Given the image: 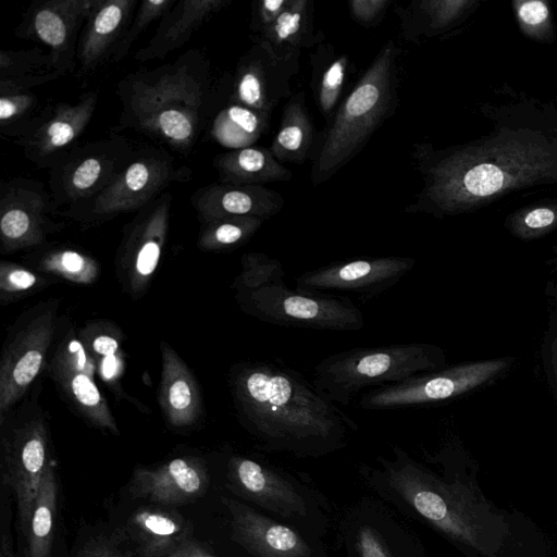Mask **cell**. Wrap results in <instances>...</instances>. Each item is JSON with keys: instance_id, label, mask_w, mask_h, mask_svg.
Returning a JSON list of instances; mask_svg holds the SVG:
<instances>
[{"instance_id": "cell-1", "label": "cell", "mask_w": 557, "mask_h": 557, "mask_svg": "<svg viewBox=\"0 0 557 557\" xmlns=\"http://www.w3.org/2000/svg\"><path fill=\"white\" fill-rule=\"evenodd\" d=\"M230 386L240 423L273 448L319 455L343 446L358 429L312 382L284 366L239 363Z\"/></svg>"}, {"instance_id": "cell-2", "label": "cell", "mask_w": 557, "mask_h": 557, "mask_svg": "<svg viewBox=\"0 0 557 557\" xmlns=\"http://www.w3.org/2000/svg\"><path fill=\"white\" fill-rule=\"evenodd\" d=\"M419 165L424 186L406 211L450 212L555 173L557 158L542 143L506 140L458 150Z\"/></svg>"}, {"instance_id": "cell-3", "label": "cell", "mask_w": 557, "mask_h": 557, "mask_svg": "<svg viewBox=\"0 0 557 557\" xmlns=\"http://www.w3.org/2000/svg\"><path fill=\"white\" fill-rule=\"evenodd\" d=\"M381 459L387 483L424 520L483 556L494 557L507 533L504 518L473 487L446 482L426 471L404 450Z\"/></svg>"}, {"instance_id": "cell-4", "label": "cell", "mask_w": 557, "mask_h": 557, "mask_svg": "<svg viewBox=\"0 0 557 557\" xmlns=\"http://www.w3.org/2000/svg\"><path fill=\"white\" fill-rule=\"evenodd\" d=\"M284 276L277 259L262 252L244 255L233 283L240 309L280 326L341 332L363 327V313L349 297L293 289Z\"/></svg>"}, {"instance_id": "cell-5", "label": "cell", "mask_w": 557, "mask_h": 557, "mask_svg": "<svg viewBox=\"0 0 557 557\" xmlns=\"http://www.w3.org/2000/svg\"><path fill=\"white\" fill-rule=\"evenodd\" d=\"M398 50L386 44L335 113L314 157L311 181L319 185L345 165L396 106Z\"/></svg>"}, {"instance_id": "cell-6", "label": "cell", "mask_w": 557, "mask_h": 557, "mask_svg": "<svg viewBox=\"0 0 557 557\" xmlns=\"http://www.w3.org/2000/svg\"><path fill=\"white\" fill-rule=\"evenodd\" d=\"M441 363L440 350L425 343L359 347L322 359L312 384L335 405L348 406L361 389L397 383Z\"/></svg>"}, {"instance_id": "cell-7", "label": "cell", "mask_w": 557, "mask_h": 557, "mask_svg": "<svg viewBox=\"0 0 557 557\" xmlns=\"http://www.w3.org/2000/svg\"><path fill=\"white\" fill-rule=\"evenodd\" d=\"M505 364L502 360L476 362L413 375L363 394L359 407L364 410H385L438 403L482 384Z\"/></svg>"}, {"instance_id": "cell-8", "label": "cell", "mask_w": 557, "mask_h": 557, "mask_svg": "<svg viewBox=\"0 0 557 557\" xmlns=\"http://www.w3.org/2000/svg\"><path fill=\"white\" fill-rule=\"evenodd\" d=\"M58 302L27 319L3 349L0 364V422L42 371L55 330Z\"/></svg>"}, {"instance_id": "cell-9", "label": "cell", "mask_w": 557, "mask_h": 557, "mask_svg": "<svg viewBox=\"0 0 557 557\" xmlns=\"http://www.w3.org/2000/svg\"><path fill=\"white\" fill-rule=\"evenodd\" d=\"M49 434L40 416L33 417L2 438L3 483L14 494L20 525L25 532L49 466Z\"/></svg>"}, {"instance_id": "cell-10", "label": "cell", "mask_w": 557, "mask_h": 557, "mask_svg": "<svg viewBox=\"0 0 557 557\" xmlns=\"http://www.w3.org/2000/svg\"><path fill=\"white\" fill-rule=\"evenodd\" d=\"M416 265L403 256L369 257L333 262L296 278V288L308 292L350 293L367 301L395 286Z\"/></svg>"}, {"instance_id": "cell-11", "label": "cell", "mask_w": 557, "mask_h": 557, "mask_svg": "<svg viewBox=\"0 0 557 557\" xmlns=\"http://www.w3.org/2000/svg\"><path fill=\"white\" fill-rule=\"evenodd\" d=\"M299 54H278L259 40L239 69L237 99L249 109L271 113L290 95V83L299 70Z\"/></svg>"}, {"instance_id": "cell-12", "label": "cell", "mask_w": 557, "mask_h": 557, "mask_svg": "<svg viewBox=\"0 0 557 557\" xmlns=\"http://www.w3.org/2000/svg\"><path fill=\"white\" fill-rule=\"evenodd\" d=\"M51 375L78 412L97 428L119 434L115 419L94 381V367L83 344L73 338L60 343Z\"/></svg>"}, {"instance_id": "cell-13", "label": "cell", "mask_w": 557, "mask_h": 557, "mask_svg": "<svg viewBox=\"0 0 557 557\" xmlns=\"http://www.w3.org/2000/svg\"><path fill=\"white\" fill-rule=\"evenodd\" d=\"M210 478L202 460L185 456L156 467L135 469L128 490L137 498L154 504L178 506L191 503L207 492Z\"/></svg>"}, {"instance_id": "cell-14", "label": "cell", "mask_w": 557, "mask_h": 557, "mask_svg": "<svg viewBox=\"0 0 557 557\" xmlns=\"http://www.w3.org/2000/svg\"><path fill=\"white\" fill-rule=\"evenodd\" d=\"M222 502L230 512L231 536L256 557H311V549L293 529L228 497Z\"/></svg>"}, {"instance_id": "cell-15", "label": "cell", "mask_w": 557, "mask_h": 557, "mask_svg": "<svg viewBox=\"0 0 557 557\" xmlns=\"http://www.w3.org/2000/svg\"><path fill=\"white\" fill-rule=\"evenodd\" d=\"M227 480L234 493L283 517L305 516L307 506L297 490L277 472L260 462L232 456Z\"/></svg>"}, {"instance_id": "cell-16", "label": "cell", "mask_w": 557, "mask_h": 557, "mask_svg": "<svg viewBox=\"0 0 557 557\" xmlns=\"http://www.w3.org/2000/svg\"><path fill=\"white\" fill-rule=\"evenodd\" d=\"M162 370L159 403L166 421L175 428L194 424L201 414L199 386L176 351L161 343Z\"/></svg>"}, {"instance_id": "cell-17", "label": "cell", "mask_w": 557, "mask_h": 557, "mask_svg": "<svg viewBox=\"0 0 557 557\" xmlns=\"http://www.w3.org/2000/svg\"><path fill=\"white\" fill-rule=\"evenodd\" d=\"M127 531L143 557H166L190 537V525L178 512L143 506L133 511Z\"/></svg>"}, {"instance_id": "cell-18", "label": "cell", "mask_w": 557, "mask_h": 557, "mask_svg": "<svg viewBox=\"0 0 557 557\" xmlns=\"http://www.w3.org/2000/svg\"><path fill=\"white\" fill-rule=\"evenodd\" d=\"M260 34L276 53H300V50L318 44L313 26V3L309 0H288L278 16Z\"/></svg>"}, {"instance_id": "cell-19", "label": "cell", "mask_w": 557, "mask_h": 557, "mask_svg": "<svg viewBox=\"0 0 557 557\" xmlns=\"http://www.w3.org/2000/svg\"><path fill=\"white\" fill-rule=\"evenodd\" d=\"M314 144V129L305 107L304 94L287 102L270 151L280 162H304Z\"/></svg>"}, {"instance_id": "cell-20", "label": "cell", "mask_w": 557, "mask_h": 557, "mask_svg": "<svg viewBox=\"0 0 557 557\" xmlns=\"http://www.w3.org/2000/svg\"><path fill=\"white\" fill-rule=\"evenodd\" d=\"M58 482L54 461L49 466L24 532L28 557H50L54 537Z\"/></svg>"}, {"instance_id": "cell-21", "label": "cell", "mask_w": 557, "mask_h": 557, "mask_svg": "<svg viewBox=\"0 0 557 557\" xmlns=\"http://www.w3.org/2000/svg\"><path fill=\"white\" fill-rule=\"evenodd\" d=\"M312 57V89L317 106L325 116H330L341 97L346 74L348 58L322 47Z\"/></svg>"}, {"instance_id": "cell-22", "label": "cell", "mask_w": 557, "mask_h": 557, "mask_svg": "<svg viewBox=\"0 0 557 557\" xmlns=\"http://www.w3.org/2000/svg\"><path fill=\"white\" fill-rule=\"evenodd\" d=\"M226 169L232 178L251 186L287 182L292 172L277 161L270 150L247 147L228 157Z\"/></svg>"}, {"instance_id": "cell-23", "label": "cell", "mask_w": 557, "mask_h": 557, "mask_svg": "<svg viewBox=\"0 0 557 557\" xmlns=\"http://www.w3.org/2000/svg\"><path fill=\"white\" fill-rule=\"evenodd\" d=\"M467 4L466 1H414L399 12L404 37L418 40L446 27Z\"/></svg>"}, {"instance_id": "cell-24", "label": "cell", "mask_w": 557, "mask_h": 557, "mask_svg": "<svg viewBox=\"0 0 557 557\" xmlns=\"http://www.w3.org/2000/svg\"><path fill=\"white\" fill-rule=\"evenodd\" d=\"M163 231L160 224L151 225L124 263L125 281L134 295L144 292L158 268L163 246Z\"/></svg>"}, {"instance_id": "cell-25", "label": "cell", "mask_w": 557, "mask_h": 557, "mask_svg": "<svg viewBox=\"0 0 557 557\" xmlns=\"http://www.w3.org/2000/svg\"><path fill=\"white\" fill-rule=\"evenodd\" d=\"M40 269L76 284H91L99 274V267L92 258L67 249L46 256Z\"/></svg>"}, {"instance_id": "cell-26", "label": "cell", "mask_w": 557, "mask_h": 557, "mask_svg": "<svg viewBox=\"0 0 557 557\" xmlns=\"http://www.w3.org/2000/svg\"><path fill=\"white\" fill-rule=\"evenodd\" d=\"M264 221L258 218H232L216 224L203 237L208 249H224L239 246L247 242Z\"/></svg>"}, {"instance_id": "cell-27", "label": "cell", "mask_w": 557, "mask_h": 557, "mask_svg": "<svg viewBox=\"0 0 557 557\" xmlns=\"http://www.w3.org/2000/svg\"><path fill=\"white\" fill-rule=\"evenodd\" d=\"M0 228L7 249H15L36 244L39 235L29 215L21 209L8 210L1 218Z\"/></svg>"}, {"instance_id": "cell-28", "label": "cell", "mask_w": 557, "mask_h": 557, "mask_svg": "<svg viewBox=\"0 0 557 557\" xmlns=\"http://www.w3.org/2000/svg\"><path fill=\"white\" fill-rule=\"evenodd\" d=\"M45 282V278L22 265L11 262H2L0 265V297L2 300L32 292Z\"/></svg>"}, {"instance_id": "cell-29", "label": "cell", "mask_w": 557, "mask_h": 557, "mask_svg": "<svg viewBox=\"0 0 557 557\" xmlns=\"http://www.w3.org/2000/svg\"><path fill=\"white\" fill-rule=\"evenodd\" d=\"M226 115L231 124L239 129L243 139L247 143L257 138L265 129L269 114L244 106H232L227 109Z\"/></svg>"}, {"instance_id": "cell-30", "label": "cell", "mask_w": 557, "mask_h": 557, "mask_svg": "<svg viewBox=\"0 0 557 557\" xmlns=\"http://www.w3.org/2000/svg\"><path fill=\"white\" fill-rule=\"evenodd\" d=\"M35 29L38 36L52 47L61 46L66 38V27L63 20L49 9H44L36 14Z\"/></svg>"}, {"instance_id": "cell-31", "label": "cell", "mask_w": 557, "mask_h": 557, "mask_svg": "<svg viewBox=\"0 0 557 557\" xmlns=\"http://www.w3.org/2000/svg\"><path fill=\"white\" fill-rule=\"evenodd\" d=\"M123 17L122 2L108 3L97 14L88 44L95 45L112 34Z\"/></svg>"}, {"instance_id": "cell-32", "label": "cell", "mask_w": 557, "mask_h": 557, "mask_svg": "<svg viewBox=\"0 0 557 557\" xmlns=\"http://www.w3.org/2000/svg\"><path fill=\"white\" fill-rule=\"evenodd\" d=\"M158 125L165 136L174 140H185L191 135V123L188 117L174 109H169L158 116Z\"/></svg>"}, {"instance_id": "cell-33", "label": "cell", "mask_w": 557, "mask_h": 557, "mask_svg": "<svg viewBox=\"0 0 557 557\" xmlns=\"http://www.w3.org/2000/svg\"><path fill=\"white\" fill-rule=\"evenodd\" d=\"M389 3L388 0H351L348 5L355 21L363 26H373L379 23Z\"/></svg>"}, {"instance_id": "cell-34", "label": "cell", "mask_w": 557, "mask_h": 557, "mask_svg": "<svg viewBox=\"0 0 557 557\" xmlns=\"http://www.w3.org/2000/svg\"><path fill=\"white\" fill-rule=\"evenodd\" d=\"M357 548L361 557H388L379 535L370 527H362L359 530Z\"/></svg>"}, {"instance_id": "cell-35", "label": "cell", "mask_w": 557, "mask_h": 557, "mask_svg": "<svg viewBox=\"0 0 557 557\" xmlns=\"http://www.w3.org/2000/svg\"><path fill=\"white\" fill-rule=\"evenodd\" d=\"M288 0H262L255 9V27L260 33L268 27L283 11Z\"/></svg>"}, {"instance_id": "cell-36", "label": "cell", "mask_w": 557, "mask_h": 557, "mask_svg": "<svg viewBox=\"0 0 557 557\" xmlns=\"http://www.w3.org/2000/svg\"><path fill=\"white\" fill-rule=\"evenodd\" d=\"M100 173V162L95 158L86 159L74 172L72 183L79 190L87 189L96 183Z\"/></svg>"}, {"instance_id": "cell-37", "label": "cell", "mask_w": 557, "mask_h": 557, "mask_svg": "<svg viewBox=\"0 0 557 557\" xmlns=\"http://www.w3.org/2000/svg\"><path fill=\"white\" fill-rule=\"evenodd\" d=\"M120 337L111 331L98 332L89 341V350L101 357L113 356L119 350Z\"/></svg>"}, {"instance_id": "cell-38", "label": "cell", "mask_w": 557, "mask_h": 557, "mask_svg": "<svg viewBox=\"0 0 557 557\" xmlns=\"http://www.w3.org/2000/svg\"><path fill=\"white\" fill-rule=\"evenodd\" d=\"M518 14L524 24L535 26L547 18L548 9L544 2L527 1L520 5Z\"/></svg>"}, {"instance_id": "cell-39", "label": "cell", "mask_w": 557, "mask_h": 557, "mask_svg": "<svg viewBox=\"0 0 557 557\" xmlns=\"http://www.w3.org/2000/svg\"><path fill=\"white\" fill-rule=\"evenodd\" d=\"M77 557H122L107 540H91L79 550Z\"/></svg>"}, {"instance_id": "cell-40", "label": "cell", "mask_w": 557, "mask_h": 557, "mask_svg": "<svg viewBox=\"0 0 557 557\" xmlns=\"http://www.w3.org/2000/svg\"><path fill=\"white\" fill-rule=\"evenodd\" d=\"M49 141L53 147H62L69 144L74 135L73 126L63 121H58L51 124L48 128Z\"/></svg>"}, {"instance_id": "cell-41", "label": "cell", "mask_w": 557, "mask_h": 557, "mask_svg": "<svg viewBox=\"0 0 557 557\" xmlns=\"http://www.w3.org/2000/svg\"><path fill=\"white\" fill-rule=\"evenodd\" d=\"M149 170L144 163L132 164L125 173V184L133 191L141 190L148 183Z\"/></svg>"}, {"instance_id": "cell-42", "label": "cell", "mask_w": 557, "mask_h": 557, "mask_svg": "<svg viewBox=\"0 0 557 557\" xmlns=\"http://www.w3.org/2000/svg\"><path fill=\"white\" fill-rule=\"evenodd\" d=\"M166 557H215L200 543L191 537L183 541L176 548H174Z\"/></svg>"}, {"instance_id": "cell-43", "label": "cell", "mask_w": 557, "mask_h": 557, "mask_svg": "<svg viewBox=\"0 0 557 557\" xmlns=\"http://www.w3.org/2000/svg\"><path fill=\"white\" fill-rule=\"evenodd\" d=\"M555 220V213L548 208H539L529 212L524 223L531 228H542L550 225Z\"/></svg>"}, {"instance_id": "cell-44", "label": "cell", "mask_w": 557, "mask_h": 557, "mask_svg": "<svg viewBox=\"0 0 557 557\" xmlns=\"http://www.w3.org/2000/svg\"><path fill=\"white\" fill-rule=\"evenodd\" d=\"M16 112V106L9 99L2 97L0 100V120L5 121L14 115Z\"/></svg>"}, {"instance_id": "cell-45", "label": "cell", "mask_w": 557, "mask_h": 557, "mask_svg": "<svg viewBox=\"0 0 557 557\" xmlns=\"http://www.w3.org/2000/svg\"><path fill=\"white\" fill-rule=\"evenodd\" d=\"M0 557H15L12 549L10 534L5 531L2 533L1 536Z\"/></svg>"}]
</instances>
